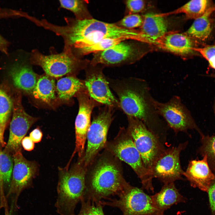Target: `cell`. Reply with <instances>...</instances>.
I'll list each match as a JSON object with an SVG mask.
<instances>
[{"label": "cell", "mask_w": 215, "mask_h": 215, "mask_svg": "<svg viewBox=\"0 0 215 215\" xmlns=\"http://www.w3.org/2000/svg\"><path fill=\"white\" fill-rule=\"evenodd\" d=\"M121 161L105 149L97 155L87 167L82 200L94 202L108 200L127 188L130 184L123 176Z\"/></svg>", "instance_id": "1"}, {"label": "cell", "mask_w": 215, "mask_h": 215, "mask_svg": "<svg viewBox=\"0 0 215 215\" xmlns=\"http://www.w3.org/2000/svg\"><path fill=\"white\" fill-rule=\"evenodd\" d=\"M64 19L66 25H56L54 33L63 39L64 49L70 50L74 54L80 49L102 39L124 38L136 40L139 35L138 31L93 18L78 20L65 17Z\"/></svg>", "instance_id": "2"}, {"label": "cell", "mask_w": 215, "mask_h": 215, "mask_svg": "<svg viewBox=\"0 0 215 215\" xmlns=\"http://www.w3.org/2000/svg\"><path fill=\"white\" fill-rule=\"evenodd\" d=\"M107 80L118 96L121 109L127 116L138 119L148 128L158 123L160 118L155 106V99L146 80L135 77Z\"/></svg>", "instance_id": "3"}, {"label": "cell", "mask_w": 215, "mask_h": 215, "mask_svg": "<svg viewBox=\"0 0 215 215\" xmlns=\"http://www.w3.org/2000/svg\"><path fill=\"white\" fill-rule=\"evenodd\" d=\"M87 167L83 156L70 169L59 168L55 207L60 215H73L76 206L83 199Z\"/></svg>", "instance_id": "4"}, {"label": "cell", "mask_w": 215, "mask_h": 215, "mask_svg": "<svg viewBox=\"0 0 215 215\" xmlns=\"http://www.w3.org/2000/svg\"><path fill=\"white\" fill-rule=\"evenodd\" d=\"M104 149L129 165L141 180L144 189L154 192L153 177L145 167L127 129L121 128L113 139L107 141Z\"/></svg>", "instance_id": "5"}, {"label": "cell", "mask_w": 215, "mask_h": 215, "mask_svg": "<svg viewBox=\"0 0 215 215\" xmlns=\"http://www.w3.org/2000/svg\"><path fill=\"white\" fill-rule=\"evenodd\" d=\"M30 55L31 64L40 67L45 74L54 78L66 75L75 76L85 69L90 62L81 59L70 51L63 50L60 53L46 55L35 49Z\"/></svg>", "instance_id": "6"}, {"label": "cell", "mask_w": 215, "mask_h": 215, "mask_svg": "<svg viewBox=\"0 0 215 215\" xmlns=\"http://www.w3.org/2000/svg\"><path fill=\"white\" fill-rule=\"evenodd\" d=\"M127 116L128 123L127 129L145 167L151 175V171L154 163L165 148L159 138L142 121L134 117Z\"/></svg>", "instance_id": "7"}, {"label": "cell", "mask_w": 215, "mask_h": 215, "mask_svg": "<svg viewBox=\"0 0 215 215\" xmlns=\"http://www.w3.org/2000/svg\"><path fill=\"white\" fill-rule=\"evenodd\" d=\"M118 197L100 202L103 206L119 208L122 215H164L155 207L151 196L137 187L130 185Z\"/></svg>", "instance_id": "8"}, {"label": "cell", "mask_w": 215, "mask_h": 215, "mask_svg": "<svg viewBox=\"0 0 215 215\" xmlns=\"http://www.w3.org/2000/svg\"><path fill=\"white\" fill-rule=\"evenodd\" d=\"M114 109L105 106L99 110L91 123L87 133V145L83 156L86 167L104 148L107 141L108 130L113 120Z\"/></svg>", "instance_id": "9"}, {"label": "cell", "mask_w": 215, "mask_h": 215, "mask_svg": "<svg viewBox=\"0 0 215 215\" xmlns=\"http://www.w3.org/2000/svg\"><path fill=\"white\" fill-rule=\"evenodd\" d=\"M155 106L158 115L163 117L168 125L175 132L198 130L190 112L179 96H173L165 102L156 100Z\"/></svg>", "instance_id": "10"}, {"label": "cell", "mask_w": 215, "mask_h": 215, "mask_svg": "<svg viewBox=\"0 0 215 215\" xmlns=\"http://www.w3.org/2000/svg\"><path fill=\"white\" fill-rule=\"evenodd\" d=\"M22 93L17 90L13 99V116L10 134L4 149L10 154L21 150V142L30 128L39 119L28 114L22 105Z\"/></svg>", "instance_id": "11"}, {"label": "cell", "mask_w": 215, "mask_h": 215, "mask_svg": "<svg viewBox=\"0 0 215 215\" xmlns=\"http://www.w3.org/2000/svg\"><path fill=\"white\" fill-rule=\"evenodd\" d=\"M103 67L89 64L85 69L84 82L86 90L90 96L98 103L114 109H121L118 99L112 93L103 73Z\"/></svg>", "instance_id": "12"}, {"label": "cell", "mask_w": 215, "mask_h": 215, "mask_svg": "<svg viewBox=\"0 0 215 215\" xmlns=\"http://www.w3.org/2000/svg\"><path fill=\"white\" fill-rule=\"evenodd\" d=\"M187 144L185 142L177 146L165 149L151 169V173L153 178H157L164 184L174 182L182 179L184 171L181 166L180 155Z\"/></svg>", "instance_id": "13"}, {"label": "cell", "mask_w": 215, "mask_h": 215, "mask_svg": "<svg viewBox=\"0 0 215 215\" xmlns=\"http://www.w3.org/2000/svg\"><path fill=\"white\" fill-rule=\"evenodd\" d=\"M79 103V110L75 121V147L71 160L76 153L79 158L84 154L87 135L91 124L93 109L102 105L92 99L85 88L75 96Z\"/></svg>", "instance_id": "14"}, {"label": "cell", "mask_w": 215, "mask_h": 215, "mask_svg": "<svg viewBox=\"0 0 215 215\" xmlns=\"http://www.w3.org/2000/svg\"><path fill=\"white\" fill-rule=\"evenodd\" d=\"M127 40L108 49L94 53L90 64L113 67L134 63L139 58V50L134 44Z\"/></svg>", "instance_id": "15"}, {"label": "cell", "mask_w": 215, "mask_h": 215, "mask_svg": "<svg viewBox=\"0 0 215 215\" xmlns=\"http://www.w3.org/2000/svg\"><path fill=\"white\" fill-rule=\"evenodd\" d=\"M14 162L12 180V188L19 193L29 186L37 174L38 166L34 161L26 159L23 156L21 150L13 154Z\"/></svg>", "instance_id": "16"}, {"label": "cell", "mask_w": 215, "mask_h": 215, "mask_svg": "<svg viewBox=\"0 0 215 215\" xmlns=\"http://www.w3.org/2000/svg\"><path fill=\"white\" fill-rule=\"evenodd\" d=\"M183 176L189 182L191 186L208 192L210 186L215 179V175L211 171L207 156H204L201 160L191 161Z\"/></svg>", "instance_id": "17"}, {"label": "cell", "mask_w": 215, "mask_h": 215, "mask_svg": "<svg viewBox=\"0 0 215 215\" xmlns=\"http://www.w3.org/2000/svg\"><path fill=\"white\" fill-rule=\"evenodd\" d=\"M9 73L13 85L17 90L31 94L39 76L30 65L24 62H16L12 65Z\"/></svg>", "instance_id": "18"}, {"label": "cell", "mask_w": 215, "mask_h": 215, "mask_svg": "<svg viewBox=\"0 0 215 215\" xmlns=\"http://www.w3.org/2000/svg\"><path fill=\"white\" fill-rule=\"evenodd\" d=\"M154 45L170 52L187 55L195 51L193 42L191 38L186 35L177 33L165 34L157 39Z\"/></svg>", "instance_id": "19"}, {"label": "cell", "mask_w": 215, "mask_h": 215, "mask_svg": "<svg viewBox=\"0 0 215 215\" xmlns=\"http://www.w3.org/2000/svg\"><path fill=\"white\" fill-rule=\"evenodd\" d=\"M167 28L164 17L159 14H146L139 31L142 35V42L153 44L155 40L167 33Z\"/></svg>", "instance_id": "20"}, {"label": "cell", "mask_w": 215, "mask_h": 215, "mask_svg": "<svg viewBox=\"0 0 215 215\" xmlns=\"http://www.w3.org/2000/svg\"><path fill=\"white\" fill-rule=\"evenodd\" d=\"M54 78L46 74L39 76L31 95L39 102L54 108L59 102Z\"/></svg>", "instance_id": "21"}, {"label": "cell", "mask_w": 215, "mask_h": 215, "mask_svg": "<svg viewBox=\"0 0 215 215\" xmlns=\"http://www.w3.org/2000/svg\"><path fill=\"white\" fill-rule=\"evenodd\" d=\"M215 11V4L212 5L202 15L195 19L185 35L201 42L208 40L213 28L214 21L211 16Z\"/></svg>", "instance_id": "22"}, {"label": "cell", "mask_w": 215, "mask_h": 215, "mask_svg": "<svg viewBox=\"0 0 215 215\" xmlns=\"http://www.w3.org/2000/svg\"><path fill=\"white\" fill-rule=\"evenodd\" d=\"M151 197L155 207L163 213L173 205L185 201L184 197L176 187L174 182L164 184L159 192Z\"/></svg>", "instance_id": "23"}, {"label": "cell", "mask_w": 215, "mask_h": 215, "mask_svg": "<svg viewBox=\"0 0 215 215\" xmlns=\"http://www.w3.org/2000/svg\"><path fill=\"white\" fill-rule=\"evenodd\" d=\"M85 88L84 81L74 76L62 78L56 85L57 96L60 103L70 101L79 92Z\"/></svg>", "instance_id": "24"}, {"label": "cell", "mask_w": 215, "mask_h": 215, "mask_svg": "<svg viewBox=\"0 0 215 215\" xmlns=\"http://www.w3.org/2000/svg\"><path fill=\"white\" fill-rule=\"evenodd\" d=\"M211 1H190L177 9L167 13L159 14L163 17L179 13H184L189 19H196L202 15L211 5Z\"/></svg>", "instance_id": "25"}, {"label": "cell", "mask_w": 215, "mask_h": 215, "mask_svg": "<svg viewBox=\"0 0 215 215\" xmlns=\"http://www.w3.org/2000/svg\"><path fill=\"white\" fill-rule=\"evenodd\" d=\"M60 7L72 12L75 19L83 20L93 18L87 7L88 1L86 0H59Z\"/></svg>", "instance_id": "26"}, {"label": "cell", "mask_w": 215, "mask_h": 215, "mask_svg": "<svg viewBox=\"0 0 215 215\" xmlns=\"http://www.w3.org/2000/svg\"><path fill=\"white\" fill-rule=\"evenodd\" d=\"M127 40H128L124 38L102 39L80 49L75 53V55L79 57V56L103 51L113 47L122 41Z\"/></svg>", "instance_id": "27"}, {"label": "cell", "mask_w": 215, "mask_h": 215, "mask_svg": "<svg viewBox=\"0 0 215 215\" xmlns=\"http://www.w3.org/2000/svg\"><path fill=\"white\" fill-rule=\"evenodd\" d=\"M13 106V99L0 86V124L5 130Z\"/></svg>", "instance_id": "28"}, {"label": "cell", "mask_w": 215, "mask_h": 215, "mask_svg": "<svg viewBox=\"0 0 215 215\" xmlns=\"http://www.w3.org/2000/svg\"><path fill=\"white\" fill-rule=\"evenodd\" d=\"M13 162L10 153L4 150H0V183L8 184L10 182Z\"/></svg>", "instance_id": "29"}, {"label": "cell", "mask_w": 215, "mask_h": 215, "mask_svg": "<svg viewBox=\"0 0 215 215\" xmlns=\"http://www.w3.org/2000/svg\"><path fill=\"white\" fill-rule=\"evenodd\" d=\"M202 141V151L207 156L208 163L215 169V136L203 137Z\"/></svg>", "instance_id": "30"}, {"label": "cell", "mask_w": 215, "mask_h": 215, "mask_svg": "<svg viewBox=\"0 0 215 215\" xmlns=\"http://www.w3.org/2000/svg\"><path fill=\"white\" fill-rule=\"evenodd\" d=\"M81 207L78 215H105L103 206L100 203L82 200Z\"/></svg>", "instance_id": "31"}, {"label": "cell", "mask_w": 215, "mask_h": 215, "mask_svg": "<svg viewBox=\"0 0 215 215\" xmlns=\"http://www.w3.org/2000/svg\"><path fill=\"white\" fill-rule=\"evenodd\" d=\"M143 20L141 16L137 14H129L117 24L122 28L130 30L141 26Z\"/></svg>", "instance_id": "32"}, {"label": "cell", "mask_w": 215, "mask_h": 215, "mask_svg": "<svg viewBox=\"0 0 215 215\" xmlns=\"http://www.w3.org/2000/svg\"><path fill=\"white\" fill-rule=\"evenodd\" d=\"M208 62L210 66L215 70V45H208L202 48H194Z\"/></svg>", "instance_id": "33"}, {"label": "cell", "mask_w": 215, "mask_h": 215, "mask_svg": "<svg viewBox=\"0 0 215 215\" xmlns=\"http://www.w3.org/2000/svg\"><path fill=\"white\" fill-rule=\"evenodd\" d=\"M125 4L129 14H136L142 11L145 6V3L142 0H128Z\"/></svg>", "instance_id": "34"}, {"label": "cell", "mask_w": 215, "mask_h": 215, "mask_svg": "<svg viewBox=\"0 0 215 215\" xmlns=\"http://www.w3.org/2000/svg\"><path fill=\"white\" fill-rule=\"evenodd\" d=\"M211 208L215 215V179L211 183L208 191Z\"/></svg>", "instance_id": "35"}, {"label": "cell", "mask_w": 215, "mask_h": 215, "mask_svg": "<svg viewBox=\"0 0 215 215\" xmlns=\"http://www.w3.org/2000/svg\"><path fill=\"white\" fill-rule=\"evenodd\" d=\"M42 136V131L38 128L33 130L30 133L29 137L34 143H38L41 141Z\"/></svg>", "instance_id": "36"}, {"label": "cell", "mask_w": 215, "mask_h": 215, "mask_svg": "<svg viewBox=\"0 0 215 215\" xmlns=\"http://www.w3.org/2000/svg\"><path fill=\"white\" fill-rule=\"evenodd\" d=\"M34 143L29 137L25 136L22 139L21 145L25 150L31 151L34 148Z\"/></svg>", "instance_id": "37"}, {"label": "cell", "mask_w": 215, "mask_h": 215, "mask_svg": "<svg viewBox=\"0 0 215 215\" xmlns=\"http://www.w3.org/2000/svg\"><path fill=\"white\" fill-rule=\"evenodd\" d=\"M8 45V42L0 35V51L7 54Z\"/></svg>", "instance_id": "38"}, {"label": "cell", "mask_w": 215, "mask_h": 215, "mask_svg": "<svg viewBox=\"0 0 215 215\" xmlns=\"http://www.w3.org/2000/svg\"><path fill=\"white\" fill-rule=\"evenodd\" d=\"M5 130L0 124V144L3 147L6 145L4 140L3 135Z\"/></svg>", "instance_id": "39"}, {"label": "cell", "mask_w": 215, "mask_h": 215, "mask_svg": "<svg viewBox=\"0 0 215 215\" xmlns=\"http://www.w3.org/2000/svg\"><path fill=\"white\" fill-rule=\"evenodd\" d=\"M214 113L215 114V102L214 105Z\"/></svg>", "instance_id": "40"}, {"label": "cell", "mask_w": 215, "mask_h": 215, "mask_svg": "<svg viewBox=\"0 0 215 215\" xmlns=\"http://www.w3.org/2000/svg\"><path fill=\"white\" fill-rule=\"evenodd\" d=\"M213 76H214V78H215V74H214Z\"/></svg>", "instance_id": "41"}, {"label": "cell", "mask_w": 215, "mask_h": 215, "mask_svg": "<svg viewBox=\"0 0 215 215\" xmlns=\"http://www.w3.org/2000/svg\"><path fill=\"white\" fill-rule=\"evenodd\" d=\"M73 215H75V214H74Z\"/></svg>", "instance_id": "42"}]
</instances>
